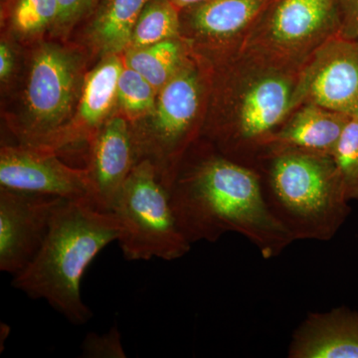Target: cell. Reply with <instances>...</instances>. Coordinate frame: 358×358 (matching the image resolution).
I'll return each mask as SVG.
<instances>
[{
  "label": "cell",
  "instance_id": "obj_7",
  "mask_svg": "<svg viewBox=\"0 0 358 358\" xmlns=\"http://www.w3.org/2000/svg\"><path fill=\"white\" fill-rule=\"evenodd\" d=\"M80 81L81 59L76 53L56 44L40 45L23 93L25 115L16 127L20 145H50L74 117L83 86Z\"/></svg>",
  "mask_w": 358,
  "mask_h": 358
},
{
  "label": "cell",
  "instance_id": "obj_17",
  "mask_svg": "<svg viewBox=\"0 0 358 358\" xmlns=\"http://www.w3.org/2000/svg\"><path fill=\"white\" fill-rule=\"evenodd\" d=\"M148 0H101L89 32L103 55L121 54L129 48L136 20Z\"/></svg>",
  "mask_w": 358,
  "mask_h": 358
},
{
  "label": "cell",
  "instance_id": "obj_28",
  "mask_svg": "<svg viewBox=\"0 0 358 358\" xmlns=\"http://www.w3.org/2000/svg\"><path fill=\"white\" fill-rule=\"evenodd\" d=\"M2 1H6V0H2Z\"/></svg>",
  "mask_w": 358,
  "mask_h": 358
},
{
  "label": "cell",
  "instance_id": "obj_4",
  "mask_svg": "<svg viewBox=\"0 0 358 358\" xmlns=\"http://www.w3.org/2000/svg\"><path fill=\"white\" fill-rule=\"evenodd\" d=\"M251 167L268 210L294 241H329L350 215V201L331 155L278 150Z\"/></svg>",
  "mask_w": 358,
  "mask_h": 358
},
{
  "label": "cell",
  "instance_id": "obj_19",
  "mask_svg": "<svg viewBox=\"0 0 358 358\" xmlns=\"http://www.w3.org/2000/svg\"><path fill=\"white\" fill-rule=\"evenodd\" d=\"M180 32V10L178 7L169 0H148L134 24L128 49L179 38Z\"/></svg>",
  "mask_w": 358,
  "mask_h": 358
},
{
  "label": "cell",
  "instance_id": "obj_1",
  "mask_svg": "<svg viewBox=\"0 0 358 358\" xmlns=\"http://www.w3.org/2000/svg\"><path fill=\"white\" fill-rule=\"evenodd\" d=\"M179 229L190 244L214 243L228 232L246 237L265 259L294 240L268 210L255 169L211 143L188 148L169 187Z\"/></svg>",
  "mask_w": 358,
  "mask_h": 358
},
{
  "label": "cell",
  "instance_id": "obj_3",
  "mask_svg": "<svg viewBox=\"0 0 358 358\" xmlns=\"http://www.w3.org/2000/svg\"><path fill=\"white\" fill-rule=\"evenodd\" d=\"M119 233L112 212L65 200L56 209L38 253L13 275V286L34 300L48 301L73 324H87L93 312L82 300V278L96 256L117 240Z\"/></svg>",
  "mask_w": 358,
  "mask_h": 358
},
{
  "label": "cell",
  "instance_id": "obj_16",
  "mask_svg": "<svg viewBox=\"0 0 358 358\" xmlns=\"http://www.w3.org/2000/svg\"><path fill=\"white\" fill-rule=\"evenodd\" d=\"M350 119V115L315 103H303L271 138L263 155L293 150L333 157L334 148Z\"/></svg>",
  "mask_w": 358,
  "mask_h": 358
},
{
  "label": "cell",
  "instance_id": "obj_6",
  "mask_svg": "<svg viewBox=\"0 0 358 358\" xmlns=\"http://www.w3.org/2000/svg\"><path fill=\"white\" fill-rule=\"evenodd\" d=\"M203 94L201 73L186 58L160 89L154 112L133 129L140 160L152 162L166 189L186 150L196 141Z\"/></svg>",
  "mask_w": 358,
  "mask_h": 358
},
{
  "label": "cell",
  "instance_id": "obj_20",
  "mask_svg": "<svg viewBox=\"0 0 358 358\" xmlns=\"http://www.w3.org/2000/svg\"><path fill=\"white\" fill-rule=\"evenodd\" d=\"M157 94L140 73L124 65L117 84V106L131 122H140L154 112Z\"/></svg>",
  "mask_w": 358,
  "mask_h": 358
},
{
  "label": "cell",
  "instance_id": "obj_18",
  "mask_svg": "<svg viewBox=\"0 0 358 358\" xmlns=\"http://www.w3.org/2000/svg\"><path fill=\"white\" fill-rule=\"evenodd\" d=\"M185 48L180 39L128 49L124 52V65L140 73L157 92L176 75L186 60Z\"/></svg>",
  "mask_w": 358,
  "mask_h": 358
},
{
  "label": "cell",
  "instance_id": "obj_15",
  "mask_svg": "<svg viewBox=\"0 0 358 358\" xmlns=\"http://www.w3.org/2000/svg\"><path fill=\"white\" fill-rule=\"evenodd\" d=\"M291 358H358V313L345 308L310 313L294 331Z\"/></svg>",
  "mask_w": 358,
  "mask_h": 358
},
{
  "label": "cell",
  "instance_id": "obj_21",
  "mask_svg": "<svg viewBox=\"0 0 358 358\" xmlns=\"http://www.w3.org/2000/svg\"><path fill=\"white\" fill-rule=\"evenodd\" d=\"M11 29L25 36L53 26L57 18L58 0H6Z\"/></svg>",
  "mask_w": 358,
  "mask_h": 358
},
{
  "label": "cell",
  "instance_id": "obj_9",
  "mask_svg": "<svg viewBox=\"0 0 358 358\" xmlns=\"http://www.w3.org/2000/svg\"><path fill=\"white\" fill-rule=\"evenodd\" d=\"M0 186L16 192L86 202L96 208L88 169L68 166L59 159L56 152L46 148L2 147Z\"/></svg>",
  "mask_w": 358,
  "mask_h": 358
},
{
  "label": "cell",
  "instance_id": "obj_10",
  "mask_svg": "<svg viewBox=\"0 0 358 358\" xmlns=\"http://www.w3.org/2000/svg\"><path fill=\"white\" fill-rule=\"evenodd\" d=\"M298 96L301 105L358 117V45L338 33L327 40L301 67Z\"/></svg>",
  "mask_w": 358,
  "mask_h": 358
},
{
  "label": "cell",
  "instance_id": "obj_26",
  "mask_svg": "<svg viewBox=\"0 0 358 358\" xmlns=\"http://www.w3.org/2000/svg\"><path fill=\"white\" fill-rule=\"evenodd\" d=\"M15 67V57L10 45L2 40L0 44V79L2 83L6 82L13 75Z\"/></svg>",
  "mask_w": 358,
  "mask_h": 358
},
{
  "label": "cell",
  "instance_id": "obj_24",
  "mask_svg": "<svg viewBox=\"0 0 358 358\" xmlns=\"http://www.w3.org/2000/svg\"><path fill=\"white\" fill-rule=\"evenodd\" d=\"M100 0H58V14L52 30L64 35L98 7Z\"/></svg>",
  "mask_w": 358,
  "mask_h": 358
},
{
  "label": "cell",
  "instance_id": "obj_22",
  "mask_svg": "<svg viewBox=\"0 0 358 358\" xmlns=\"http://www.w3.org/2000/svg\"><path fill=\"white\" fill-rule=\"evenodd\" d=\"M333 159L348 200H358V117H352L346 124Z\"/></svg>",
  "mask_w": 358,
  "mask_h": 358
},
{
  "label": "cell",
  "instance_id": "obj_8",
  "mask_svg": "<svg viewBox=\"0 0 358 358\" xmlns=\"http://www.w3.org/2000/svg\"><path fill=\"white\" fill-rule=\"evenodd\" d=\"M338 30L336 0H272L237 48L301 68Z\"/></svg>",
  "mask_w": 358,
  "mask_h": 358
},
{
  "label": "cell",
  "instance_id": "obj_11",
  "mask_svg": "<svg viewBox=\"0 0 358 358\" xmlns=\"http://www.w3.org/2000/svg\"><path fill=\"white\" fill-rule=\"evenodd\" d=\"M66 199L0 188V270L15 275L45 241L56 209Z\"/></svg>",
  "mask_w": 358,
  "mask_h": 358
},
{
  "label": "cell",
  "instance_id": "obj_5",
  "mask_svg": "<svg viewBox=\"0 0 358 358\" xmlns=\"http://www.w3.org/2000/svg\"><path fill=\"white\" fill-rule=\"evenodd\" d=\"M110 212L119 222L117 241L126 260H178L192 248L176 222L169 190L150 160L136 164Z\"/></svg>",
  "mask_w": 358,
  "mask_h": 358
},
{
  "label": "cell",
  "instance_id": "obj_23",
  "mask_svg": "<svg viewBox=\"0 0 358 358\" xmlns=\"http://www.w3.org/2000/svg\"><path fill=\"white\" fill-rule=\"evenodd\" d=\"M82 357L88 358L127 357L122 345L121 334L117 327H113L109 333L102 336L89 334L82 345Z\"/></svg>",
  "mask_w": 358,
  "mask_h": 358
},
{
  "label": "cell",
  "instance_id": "obj_2",
  "mask_svg": "<svg viewBox=\"0 0 358 358\" xmlns=\"http://www.w3.org/2000/svg\"><path fill=\"white\" fill-rule=\"evenodd\" d=\"M226 71L221 115L207 129L221 154L251 167L289 115L300 107L301 68L235 48Z\"/></svg>",
  "mask_w": 358,
  "mask_h": 358
},
{
  "label": "cell",
  "instance_id": "obj_13",
  "mask_svg": "<svg viewBox=\"0 0 358 358\" xmlns=\"http://www.w3.org/2000/svg\"><path fill=\"white\" fill-rule=\"evenodd\" d=\"M124 60L119 54L105 58L85 77L76 114L46 148L58 154L61 148L79 141H91L112 115L117 105V84Z\"/></svg>",
  "mask_w": 358,
  "mask_h": 358
},
{
  "label": "cell",
  "instance_id": "obj_27",
  "mask_svg": "<svg viewBox=\"0 0 358 358\" xmlns=\"http://www.w3.org/2000/svg\"><path fill=\"white\" fill-rule=\"evenodd\" d=\"M169 1L181 11L186 7L194 6V4L200 3V2H203L205 0H169Z\"/></svg>",
  "mask_w": 358,
  "mask_h": 358
},
{
  "label": "cell",
  "instance_id": "obj_25",
  "mask_svg": "<svg viewBox=\"0 0 358 358\" xmlns=\"http://www.w3.org/2000/svg\"><path fill=\"white\" fill-rule=\"evenodd\" d=\"M338 34L358 45V0H336Z\"/></svg>",
  "mask_w": 358,
  "mask_h": 358
},
{
  "label": "cell",
  "instance_id": "obj_14",
  "mask_svg": "<svg viewBox=\"0 0 358 358\" xmlns=\"http://www.w3.org/2000/svg\"><path fill=\"white\" fill-rule=\"evenodd\" d=\"M272 0H205L180 11L185 28L201 43L239 46Z\"/></svg>",
  "mask_w": 358,
  "mask_h": 358
},
{
  "label": "cell",
  "instance_id": "obj_12",
  "mask_svg": "<svg viewBox=\"0 0 358 358\" xmlns=\"http://www.w3.org/2000/svg\"><path fill=\"white\" fill-rule=\"evenodd\" d=\"M90 143L88 169L96 208L110 212L134 167L141 162L133 129L124 115H112Z\"/></svg>",
  "mask_w": 358,
  "mask_h": 358
}]
</instances>
